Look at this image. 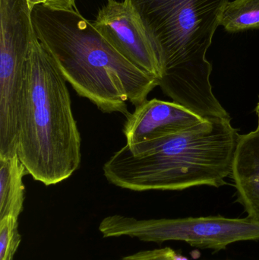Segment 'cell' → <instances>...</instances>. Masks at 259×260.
Returning <instances> with one entry per match:
<instances>
[{
  "instance_id": "6da1fadb",
  "label": "cell",
  "mask_w": 259,
  "mask_h": 260,
  "mask_svg": "<svg viewBox=\"0 0 259 260\" xmlns=\"http://www.w3.org/2000/svg\"><path fill=\"white\" fill-rule=\"evenodd\" d=\"M31 18L36 38L65 81L102 112L127 117L130 113L126 102L141 105L159 85L158 79L120 54L76 6H36Z\"/></svg>"
},
{
  "instance_id": "7a4b0ae2",
  "label": "cell",
  "mask_w": 259,
  "mask_h": 260,
  "mask_svg": "<svg viewBox=\"0 0 259 260\" xmlns=\"http://www.w3.org/2000/svg\"><path fill=\"white\" fill-rule=\"evenodd\" d=\"M141 18L162 67L158 86L202 118H231L214 96L206 59L230 0H126Z\"/></svg>"
},
{
  "instance_id": "3957f363",
  "label": "cell",
  "mask_w": 259,
  "mask_h": 260,
  "mask_svg": "<svg viewBox=\"0 0 259 260\" xmlns=\"http://www.w3.org/2000/svg\"><path fill=\"white\" fill-rule=\"evenodd\" d=\"M240 135L231 118L135 145L126 144L103 165L106 180L123 189L183 190L227 184Z\"/></svg>"
},
{
  "instance_id": "277c9868",
  "label": "cell",
  "mask_w": 259,
  "mask_h": 260,
  "mask_svg": "<svg viewBox=\"0 0 259 260\" xmlns=\"http://www.w3.org/2000/svg\"><path fill=\"white\" fill-rule=\"evenodd\" d=\"M81 145L66 81L35 35L26 62L17 154L33 180L51 186L79 169Z\"/></svg>"
},
{
  "instance_id": "5b68a950",
  "label": "cell",
  "mask_w": 259,
  "mask_h": 260,
  "mask_svg": "<svg viewBox=\"0 0 259 260\" xmlns=\"http://www.w3.org/2000/svg\"><path fill=\"white\" fill-rule=\"evenodd\" d=\"M103 238L130 237L145 242L182 241L194 247L214 251L240 241L259 240V221L223 216L137 219L113 215L99 225Z\"/></svg>"
},
{
  "instance_id": "8992f818",
  "label": "cell",
  "mask_w": 259,
  "mask_h": 260,
  "mask_svg": "<svg viewBox=\"0 0 259 260\" xmlns=\"http://www.w3.org/2000/svg\"><path fill=\"white\" fill-rule=\"evenodd\" d=\"M125 59L159 79L162 67L156 49L133 8L126 0H107L91 21Z\"/></svg>"
},
{
  "instance_id": "52a82bcc",
  "label": "cell",
  "mask_w": 259,
  "mask_h": 260,
  "mask_svg": "<svg viewBox=\"0 0 259 260\" xmlns=\"http://www.w3.org/2000/svg\"><path fill=\"white\" fill-rule=\"evenodd\" d=\"M205 120L176 102L154 99L135 107L126 117L123 133L126 144L135 145L186 131Z\"/></svg>"
},
{
  "instance_id": "ba28073f",
  "label": "cell",
  "mask_w": 259,
  "mask_h": 260,
  "mask_svg": "<svg viewBox=\"0 0 259 260\" xmlns=\"http://www.w3.org/2000/svg\"><path fill=\"white\" fill-rule=\"evenodd\" d=\"M237 202L248 218L259 221V131L241 135L237 144L231 174Z\"/></svg>"
},
{
  "instance_id": "9c48e42d",
  "label": "cell",
  "mask_w": 259,
  "mask_h": 260,
  "mask_svg": "<svg viewBox=\"0 0 259 260\" xmlns=\"http://www.w3.org/2000/svg\"><path fill=\"white\" fill-rule=\"evenodd\" d=\"M27 174L18 154L0 157V219L19 218L25 199L23 177Z\"/></svg>"
},
{
  "instance_id": "30bf717a",
  "label": "cell",
  "mask_w": 259,
  "mask_h": 260,
  "mask_svg": "<svg viewBox=\"0 0 259 260\" xmlns=\"http://www.w3.org/2000/svg\"><path fill=\"white\" fill-rule=\"evenodd\" d=\"M220 25L226 31L233 34L259 29V0L228 2Z\"/></svg>"
},
{
  "instance_id": "8fae6325",
  "label": "cell",
  "mask_w": 259,
  "mask_h": 260,
  "mask_svg": "<svg viewBox=\"0 0 259 260\" xmlns=\"http://www.w3.org/2000/svg\"><path fill=\"white\" fill-rule=\"evenodd\" d=\"M21 241L18 218L5 217L0 219V260H14Z\"/></svg>"
},
{
  "instance_id": "7c38bea8",
  "label": "cell",
  "mask_w": 259,
  "mask_h": 260,
  "mask_svg": "<svg viewBox=\"0 0 259 260\" xmlns=\"http://www.w3.org/2000/svg\"><path fill=\"white\" fill-rule=\"evenodd\" d=\"M176 252L173 249L165 247L138 252L125 256L120 260H176Z\"/></svg>"
},
{
  "instance_id": "4fadbf2b",
  "label": "cell",
  "mask_w": 259,
  "mask_h": 260,
  "mask_svg": "<svg viewBox=\"0 0 259 260\" xmlns=\"http://www.w3.org/2000/svg\"><path fill=\"white\" fill-rule=\"evenodd\" d=\"M30 9L36 6L57 9H70L76 7V0H27Z\"/></svg>"
},
{
  "instance_id": "5bb4252c",
  "label": "cell",
  "mask_w": 259,
  "mask_h": 260,
  "mask_svg": "<svg viewBox=\"0 0 259 260\" xmlns=\"http://www.w3.org/2000/svg\"><path fill=\"white\" fill-rule=\"evenodd\" d=\"M255 114H256L257 118H258V126H257V130L259 131V100L258 104H257L256 108H255Z\"/></svg>"
}]
</instances>
